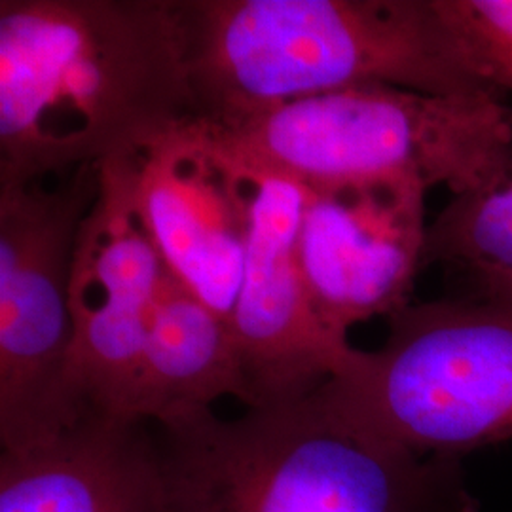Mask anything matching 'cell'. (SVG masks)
Listing matches in <instances>:
<instances>
[{
  "label": "cell",
  "mask_w": 512,
  "mask_h": 512,
  "mask_svg": "<svg viewBox=\"0 0 512 512\" xmlns=\"http://www.w3.org/2000/svg\"><path fill=\"white\" fill-rule=\"evenodd\" d=\"M179 14L196 118L207 122L363 84L497 93L469 69L433 0H179Z\"/></svg>",
  "instance_id": "obj_2"
},
{
  "label": "cell",
  "mask_w": 512,
  "mask_h": 512,
  "mask_svg": "<svg viewBox=\"0 0 512 512\" xmlns=\"http://www.w3.org/2000/svg\"><path fill=\"white\" fill-rule=\"evenodd\" d=\"M429 264L458 275L467 291L512 293V162L490 183L454 196L427 226Z\"/></svg>",
  "instance_id": "obj_13"
},
{
  "label": "cell",
  "mask_w": 512,
  "mask_h": 512,
  "mask_svg": "<svg viewBox=\"0 0 512 512\" xmlns=\"http://www.w3.org/2000/svg\"><path fill=\"white\" fill-rule=\"evenodd\" d=\"M220 397L251 404L232 329L165 272L143 355L139 420L167 427L211 410Z\"/></svg>",
  "instance_id": "obj_12"
},
{
  "label": "cell",
  "mask_w": 512,
  "mask_h": 512,
  "mask_svg": "<svg viewBox=\"0 0 512 512\" xmlns=\"http://www.w3.org/2000/svg\"><path fill=\"white\" fill-rule=\"evenodd\" d=\"M196 116L179 0H0V188L139 156Z\"/></svg>",
  "instance_id": "obj_1"
},
{
  "label": "cell",
  "mask_w": 512,
  "mask_h": 512,
  "mask_svg": "<svg viewBox=\"0 0 512 512\" xmlns=\"http://www.w3.org/2000/svg\"><path fill=\"white\" fill-rule=\"evenodd\" d=\"M164 512H476L461 459L423 458L313 393L162 427Z\"/></svg>",
  "instance_id": "obj_3"
},
{
  "label": "cell",
  "mask_w": 512,
  "mask_h": 512,
  "mask_svg": "<svg viewBox=\"0 0 512 512\" xmlns=\"http://www.w3.org/2000/svg\"><path fill=\"white\" fill-rule=\"evenodd\" d=\"M133 190L167 272L230 325L249 239L241 171L194 118L135 156Z\"/></svg>",
  "instance_id": "obj_10"
},
{
  "label": "cell",
  "mask_w": 512,
  "mask_h": 512,
  "mask_svg": "<svg viewBox=\"0 0 512 512\" xmlns=\"http://www.w3.org/2000/svg\"><path fill=\"white\" fill-rule=\"evenodd\" d=\"M196 124L232 164L310 192L416 181L444 184L459 196L512 162V109L497 93L431 95L363 84Z\"/></svg>",
  "instance_id": "obj_4"
},
{
  "label": "cell",
  "mask_w": 512,
  "mask_h": 512,
  "mask_svg": "<svg viewBox=\"0 0 512 512\" xmlns=\"http://www.w3.org/2000/svg\"><path fill=\"white\" fill-rule=\"evenodd\" d=\"M0 512H164L147 423L88 416L59 439L2 452Z\"/></svg>",
  "instance_id": "obj_11"
},
{
  "label": "cell",
  "mask_w": 512,
  "mask_h": 512,
  "mask_svg": "<svg viewBox=\"0 0 512 512\" xmlns=\"http://www.w3.org/2000/svg\"><path fill=\"white\" fill-rule=\"evenodd\" d=\"M0 188V444L37 448L88 418L73 378L71 274L99 165Z\"/></svg>",
  "instance_id": "obj_6"
},
{
  "label": "cell",
  "mask_w": 512,
  "mask_h": 512,
  "mask_svg": "<svg viewBox=\"0 0 512 512\" xmlns=\"http://www.w3.org/2000/svg\"><path fill=\"white\" fill-rule=\"evenodd\" d=\"M459 54L494 92L512 93V0H433Z\"/></svg>",
  "instance_id": "obj_14"
},
{
  "label": "cell",
  "mask_w": 512,
  "mask_h": 512,
  "mask_svg": "<svg viewBox=\"0 0 512 512\" xmlns=\"http://www.w3.org/2000/svg\"><path fill=\"white\" fill-rule=\"evenodd\" d=\"M376 351L313 395L342 418L423 458L512 439V293L463 291L410 304Z\"/></svg>",
  "instance_id": "obj_5"
},
{
  "label": "cell",
  "mask_w": 512,
  "mask_h": 512,
  "mask_svg": "<svg viewBox=\"0 0 512 512\" xmlns=\"http://www.w3.org/2000/svg\"><path fill=\"white\" fill-rule=\"evenodd\" d=\"M238 169L247 192L249 239L230 329L251 393L249 408L294 403L336 376L355 348L327 334L311 310L298 258L308 190L283 177Z\"/></svg>",
  "instance_id": "obj_8"
},
{
  "label": "cell",
  "mask_w": 512,
  "mask_h": 512,
  "mask_svg": "<svg viewBox=\"0 0 512 512\" xmlns=\"http://www.w3.org/2000/svg\"><path fill=\"white\" fill-rule=\"evenodd\" d=\"M133 186L135 156L99 165V192L74 247L73 378L88 416L141 421L143 355L167 268Z\"/></svg>",
  "instance_id": "obj_7"
},
{
  "label": "cell",
  "mask_w": 512,
  "mask_h": 512,
  "mask_svg": "<svg viewBox=\"0 0 512 512\" xmlns=\"http://www.w3.org/2000/svg\"><path fill=\"white\" fill-rule=\"evenodd\" d=\"M427 186L376 181L308 190L298 258L311 310L338 342L372 317L410 306L423 266Z\"/></svg>",
  "instance_id": "obj_9"
}]
</instances>
